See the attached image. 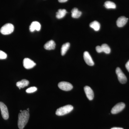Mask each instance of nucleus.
Returning a JSON list of instances; mask_svg holds the SVG:
<instances>
[{
	"label": "nucleus",
	"mask_w": 129,
	"mask_h": 129,
	"mask_svg": "<svg viewBox=\"0 0 129 129\" xmlns=\"http://www.w3.org/2000/svg\"><path fill=\"white\" fill-rule=\"evenodd\" d=\"M73 107L72 105H68L61 107L57 109L56 115L58 116H62L70 113L73 109Z\"/></svg>",
	"instance_id": "f03ea898"
},
{
	"label": "nucleus",
	"mask_w": 129,
	"mask_h": 129,
	"mask_svg": "<svg viewBox=\"0 0 129 129\" xmlns=\"http://www.w3.org/2000/svg\"><path fill=\"white\" fill-rule=\"evenodd\" d=\"M22 110H21V111H20V112H22Z\"/></svg>",
	"instance_id": "bb28decb"
},
{
	"label": "nucleus",
	"mask_w": 129,
	"mask_h": 129,
	"mask_svg": "<svg viewBox=\"0 0 129 129\" xmlns=\"http://www.w3.org/2000/svg\"><path fill=\"white\" fill-rule=\"evenodd\" d=\"M90 27L95 31H98L100 29L101 25L98 21H94L90 23Z\"/></svg>",
	"instance_id": "a211bd4d"
},
{
	"label": "nucleus",
	"mask_w": 129,
	"mask_h": 129,
	"mask_svg": "<svg viewBox=\"0 0 129 129\" xmlns=\"http://www.w3.org/2000/svg\"><path fill=\"white\" fill-rule=\"evenodd\" d=\"M29 84V82L27 80L23 79L20 81H18L16 83V85L19 89L21 88H24L25 86H27Z\"/></svg>",
	"instance_id": "2eb2a0df"
},
{
	"label": "nucleus",
	"mask_w": 129,
	"mask_h": 129,
	"mask_svg": "<svg viewBox=\"0 0 129 129\" xmlns=\"http://www.w3.org/2000/svg\"><path fill=\"white\" fill-rule=\"evenodd\" d=\"M14 30V25L11 23H7L2 27L0 31L3 35H8L12 34Z\"/></svg>",
	"instance_id": "7ed1b4c3"
},
{
	"label": "nucleus",
	"mask_w": 129,
	"mask_h": 129,
	"mask_svg": "<svg viewBox=\"0 0 129 129\" xmlns=\"http://www.w3.org/2000/svg\"><path fill=\"white\" fill-rule=\"evenodd\" d=\"M27 111H28V112H29V109L27 108Z\"/></svg>",
	"instance_id": "a878e982"
},
{
	"label": "nucleus",
	"mask_w": 129,
	"mask_h": 129,
	"mask_svg": "<svg viewBox=\"0 0 129 129\" xmlns=\"http://www.w3.org/2000/svg\"><path fill=\"white\" fill-rule=\"evenodd\" d=\"M125 107V104L123 103H119L115 105L111 110V113L116 114L122 111Z\"/></svg>",
	"instance_id": "6e6552de"
},
{
	"label": "nucleus",
	"mask_w": 129,
	"mask_h": 129,
	"mask_svg": "<svg viewBox=\"0 0 129 129\" xmlns=\"http://www.w3.org/2000/svg\"><path fill=\"white\" fill-rule=\"evenodd\" d=\"M67 12L65 9H60L56 13V17L58 19L64 17Z\"/></svg>",
	"instance_id": "f3484780"
},
{
	"label": "nucleus",
	"mask_w": 129,
	"mask_h": 129,
	"mask_svg": "<svg viewBox=\"0 0 129 129\" xmlns=\"http://www.w3.org/2000/svg\"><path fill=\"white\" fill-rule=\"evenodd\" d=\"M0 109L2 117L5 120H7L9 118V113L6 106L2 102H0Z\"/></svg>",
	"instance_id": "20e7f679"
},
{
	"label": "nucleus",
	"mask_w": 129,
	"mask_h": 129,
	"mask_svg": "<svg viewBox=\"0 0 129 129\" xmlns=\"http://www.w3.org/2000/svg\"><path fill=\"white\" fill-rule=\"evenodd\" d=\"M96 50L98 53L104 52L107 54H109L111 51V48L106 44H103L101 46H98L96 47Z\"/></svg>",
	"instance_id": "0eeeda50"
},
{
	"label": "nucleus",
	"mask_w": 129,
	"mask_h": 129,
	"mask_svg": "<svg viewBox=\"0 0 129 129\" xmlns=\"http://www.w3.org/2000/svg\"><path fill=\"white\" fill-rule=\"evenodd\" d=\"M111 129H124L123 128H119V127H113Z\"/></svg>",
	"instance_id": "393cba45"
},
{
	"label": "nucleus",
	"mask_w": 129,
	"mask_h": 129,
	"mask_svg": "<svg viewBox=\"0 0 129 129\" xmlns=\"http://www.w3.org/2000/svg\"><path fill=\"white\" fill-rule=\"evenodd\" d=\"M104 7L107 9H115L116 7V5L114 3L112 2L107 1L104 3Z\"/></svg>",
	"instance_id": "aec40b11"
},
{
	"label": "nucleus",
	"mask_w": 129,
	"mask_h": 129,
	"mask_svg": "<svg viewBox=\"0 0 129 129\" xmlns=\"http://www.w3.org/2000/svg\"><path fill=\"white\" fill-rule=\"evenodd\" d=\"M128 19L124 16H121L118 19L117 21V25L119 27H122L124 26L126 23Z\"/></svg>",
	"instance_id": "f8f14e48"
},
{
	"label": "nucleus",
	"mask_w": 129,
	"mask_h": 129,
	"mask_svg": "<svg viewBox=\"0 0 129 129\" xmlns=\"http://www.w3.org/2000/svg\"><path fill=\"white\" fill-rule=\"evenodd\" d=\"M7 57V55L6 53L3 51L0 50V59L3 60V59H6Z\"/></svg>",
	"instance_id": "4be33fe9"
},
{
	"label": "nucleus",
	"mask_w": 129,
	"mask_h": 129,
	"mask_svg": "<svg viewBox=\"0 0 129 129\" xmlns=\"http://www.w3.org/2000/svg\"><path fill=\"white\" fill-rule=\"evenodd\" d=\"M23 65L26 69H29L34 68L36 65V63L29 58H26L23 60Z\"/></svg>",
	"instance_id": "1a4fd4ad"
},
{
	"label": "nucleus",
	"mask_w": 129,
	"mask_h": 129,
	"mask_svg": "<svg viewBox=\"0 0 129 129\" xmlns=\"http://www.w3.org/2000/svg\"><path fill=\"white\" fill-rule=\"evenodd\" d=\"M70 44L69 42H67L62 45L61 48V54L62 56H64L67 53V51L69 49Z\"/></svg>",
	"instance_id": "6ab92c4d"
},
{
	"label": "nucleus",
	"mask_w": 129,
	"mask_h": 129,
	"mask_svg": "<svg viewBox=\"0 0 129 129\" xmlns=\"http://www.w3.org/2000/svg\"><path fill=\"white\" fill-rule=\"evenodd\" d=\"M116 73L118 76V79L122 84H125L127 81V77L122 72L120 68H117L116 69Z\"/></svg>",
	"instance_id": "39448f33"
},
{
	"label": "nucleus",
	"mask_w": 129,
	"mask_h": 129,
	"mask_svg": "<svg viewBox=\"0 0 129 129\" xmlns=\"http://www.w3.org/2000/svg\"><path fill=\"white\" fill-rule=\"evenodd\" d=\"M82 13L80 11L78 8H74L72 11V17L74 18H78L81 16Z\"/></svg>",
	"instance_id": "dca6fc26"
},
{
	"label": "nucleus",
	"mask_w": 129,
	"mask_h": 129,
	"mask_svg": "<svg viewBox=\"0 0 129 129\" xmlns=\"http://www.w3.org/2000/svg\"><path fill=\"white\" fill-rule=\"evenodd\" d=\"M68 0H58V1L60 3H64L67 2Z\"/></svg>",
	"instance_id": "b1692460"
},
{
	"label": "nucleus",
	"mask_w": 129,
	"mask_h": 129,
	"mask_svg": "<svg viewBox=\"0 0 129 129\" xmlns=\"http://www.w3.org/2000/svg\"><path fill=\"white\" fill-rule=\"evenodd\" d=\"M58 87L61 90L65 91L71 90L73 88V86L72 84L65 81H62L58 83Z\"/></svg>",
	"instance_id": "423d86ee"
},
{
	"label": "nucleus",
	"mask_w": 129,
	"mask_h": 129,
	"mask_svg": "<svg viewBox=\"0 0 129 129\" xmlns=\"http://www.w3.org/2000/svg\"><path fill=\"white\" fill-rule=\"evenodd\" d=\"M29 117V114L27 111L24 110L19 114L18 122V125L19 128H24L27 123Z\"/></svg>",
	"instance_id": "f257e3e1"
},
{
	"label": "nucleus",
	"mask_w": 129,
	"mask_h": 129,
	"mask_svg": "<svg viewBox=\"0 0 129 129\" xmlns=\"http://www.w3.org/2000/svg\"><path fill=\"white\" fill-rule=\"evenodd\" d=\"M86 96L89 100L91 101L94 97V94L93 90L90 87L88 86H85L84 88Z\"/></svg>",
	"instance_id": "9b49d317"
},
{
	"label": "nucleus",
	"mask_w": 129,
	"mask_h": 129,
	"mask_svg": "<svg viewBox=\"0 0 129 129\" xmlns=\"http://www.w3.org/2000/svg\"><path fill=\"white\" fill-rule=\"evenodd\" d=\"M84 58L85 62L89 66H93L94 63L92 60V58L90 55L88 51L84 52Z\"/></svg>",
	"instance_id": "9d476101"
},
{
	"label": "nucleus",
	"mask_w": 129,
	"mask_h": 129,
	"mask_svg": "<svg viewBox=\"0 0 129 129\" xmlns=\"http://www.w3.org/2000/svg\"><path fill=\"white\" fill-rule=\"evenodd\" d=\"M56 44L55 42L52 40H51L50 41L47 42L44 45V48L47 50H54L55 48Z\"/></svg>",
	"instance_id": "4468645a"
},
{
	"label": "nucleus",
	"mask_w": 129,
	"mask_h": 129,
	"mask_svg": "<svg viewBox=\"0 0 129 129\" xmlns=\"http://www.w3.org/2000/svg\"><path fill=\"white\" fill-rule=\"evenodd\" d=\"M125 67H126V69L128 70V72H129V60L125 64Z\"/></svg>",
	"instance_id": "5701e85b"
},
{
	"label": "nucleus",
	"mask_w": 129,
	"mask_h": 129,
	"mask_svg": "<svg viewBox=\"0 0 129 129\" xmlns=\"http://www.w3.org/2000/svg\"><path fill=\"white\" fill-rule=\"evenodd\" d=\"M40 24L39 22L37 21H34L32 22L29 27V30L31 32H33L35 30H36L37 31H39L41 29Z\"/></svg>",
	"instance_id": "ddd939ff"
},
{
	"label": "nucleus",
	"mask_w": 129,
	"mask_h": 129,
	"mask_svg": "<svg viewBox=\"0 0 129 129\" xmlns=\"http://www.w3.org/2000/svg\"><path fill=\"white\" fill-rule=\"evenodd\" d=\"M37 90V88L36 87L33 86V87H30L28 88L26 90V92L28 93H33L35 92Z\"/></svg>",
	"instance_id": "412c9836"
}]
</instances>
